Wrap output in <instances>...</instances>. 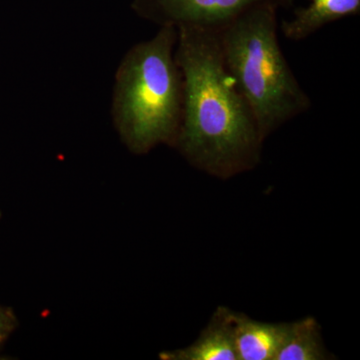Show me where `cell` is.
Wrapping results in <instances>:
<instances>
[{
	"label": "cell",
	"instance_id": "cell-1",
	"mask_svg": "<svg viewBox=\"0 0 360 360\" xmlns=\"http://www.w3.org/2000/svg\"><path fill=\"white\" fill-rule=\"evenodd\" d=\"M176 30L174 58L184 79V110L174 148L189 165L217 179L255 169L264 141L225 66L219 32Z\"/></svg>",
	"mask_w": 360,
	"mask_h": 360
},
{
	"label": "cell",
	"instance_id": "cell-2",
	"mask_svg": "<svg viewBox=\"0 0 360 360\" xmlns=\"http://www.w3.org/2000/svg\"><path fill=\"white\" fill-rule=\"evenodd\" d=\"M176 40V28L161 26L153 39L134 44L116 70L111 115L120 141L134 155L176 143L184 110Z\"/></svg>",
	"mask_w": 360,
	"mask_h": 360
},
{
	"label": "cell",
	"instance_id": "cell-3",
	"mask_svg": "<svg viewBox=\"0 0 360 360\" xmlns=\"http://www.w3.org/2000/svg\"><path fill=\"white\" fill-rule=\"evenodd\" d=\"M278 9L258 4L219 32L225 66L250 105L264 141L311 108V99L279 45Z\"/></svg>",
	"mask_w": 360,
	"mask_h": 360
},
{
	"label": "cell",
	"instance_id": "cell-4",
	"mask_svg": "<svg viewBox=\"0 0 360 360\" xmlns=\"http://www.w3.org/2000/svg\"><path fill=\"white\" fill-rule=\"evenodd\" d=\"M264 4L290 8L293 0H134L131 9L142 20L160 27H198L220 32L251 7Z\"/></svg>",
	"mask_w": 360,
	"mask_h": 360
},
{
	"label": "cell",
	"instance_id": "cell-5",
	"mask_svg": "<svg viewBox=\"0 0 360 360\" xmlns=\"http://www.w3.org/2000/svg\"><path fill=\"white\" fill-rule=\"evenodd\" d=\"M231 319L238 360H274L290 328V323L258 321L231 309Z\"/></svg>",
	"mask_w": 360,
	"mask_h": 360
},
{
	"label": "cell",
	"instance_id": "cell-6",
	"mask_svg": "<svg viewBox=\"0 0 360 360\" xmlns=\"http://www.w3.org/2000/svg\"><path fill=\"white\" fill-rule=\"evenodd\" d=\"M162 360H238L231 309L219 307L210 323L188 347L161 352Z\"/></svg>",
	"mask_w": 360,
	"mask_h": 360
},
{
	"label": "cell",
	"instance_id": "cell-7",
	"mask_svg": "<svg viewBox=\"0 0 360 360\" xmlns=\"http://www.w3.org/2000/svg\"><path fill=\"white\" fill-rule=\"evenodd\" d=\"M359 13L360 0H310L309 6L296 8L291 20L283 21L281 32L286 39L300 41L329 23Z\"/></svg>",
	"mask_w": 360,
	"mask_h": 360
},
{
	"label": "cell",
	"instance_id": "cell-8",
	"mask_svg": "<svg viewBox=\"0 0 360 360\" xmlns=\"http://www.w3.org/2000/svg\"><path fill=\"white\" fill-rule=\"evenodd\" d=\"M333 359L322 340L321 326L314 317L291 322L285 341L274 360H326Z\"/></svg>",
	"mask_w": 360,
	"mask_h": 360
},
{
	"label": "cell",
	"instance_id": "cell-9",
	"mask_svg": "<svg viewBox=\"0 0 360 360\" xmlns=\"http://www.w3.org/2000/svg\"><path fill=\"white\" fill-rule=\"evenodd\" d=\"M18 326V316L13 310L0 304V348L4 347Z\"/></svg>",
	"mask_w": 360,
	"mask_h": 360
},
{
	"label": "cell",
	"instance_id": "cell-10",
	"mask_svg": "<svg viewBox=\"0 0 360 360\" xmlns=\"http://www.w3.org/2000/svg\"><path fill=\"white\" fill-rule=\"evenodd\" d=\"M1 217H2V213H1V210H0V219H1Z\"/></svg>",
	"mask_w": 360,
	"mask_h": 360
}]
</instances>
